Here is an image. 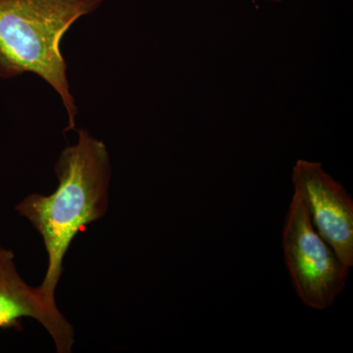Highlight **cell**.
Masks as SVG:
<instances>
[{"label": "cell", "instance_id": "obj_1", "mask_svg": "<svg viewBox=\"0 0 353 353\" xmlns=\"http://www.w3.org/2000/svg\"><path fill=\"white\" fill-rule=\"evenodd\" d=\"M55 173L58 187L52 194H30L15 210L43 238L48 262L39 288L57 301L55 292L72 241L108 212L111 165L105 143L80 130L76 145L67 146L59 155Z\"/></svg>", "mask_w": 353, "mask_h": 353}, {"label": "cell", "instance_id": "obj_2", "mask_svg": "<svg viewBox=\"0 0 353 353\" xmlns=\"http://www.w3.org/2000/svg\"><path fill=\"white\" fill-rule=\"evenodd\" d=\"M104 0H0V77L36 74L54 88L75 130L77 106L70 92L60 43L74 23Z\"/></svg>", "mask_w": 353, "mask_h": 353}, {"label": "cell", "instance_id": "obj_3", "mask_svg": "<svg viewBox=\"0 0 353 353\" xmlns=\"http://www.w3.org/2000/svg\"><path fill=\"white\" fill-rule=\"evenodd\" d=\"M285 263L304 305L325 310L345 287L350 268L316 231L303 196L294 190L283 228Z\"/></svg>", "mask_w": 353, "mask_h": 353}, {"label": "cell", "instance_id": "obj_4", "mask_svg": "<svg viewBox=\"0 0 353 353\" xmlns=\"http://www.w3.org/2000/svg\"><path fill=\"white\" fill-rule=\"evenodd\" d=\"M294 190L303 196L316 231L348 268L353 266V199L320 162L299 159L292 168Z\"/></svg>", "mask_w": 353, "mask_h": 353}, {"label": "cell", "instance_id": "obj_5", "mask_svg": "<svg viewBox=\"0 0 353 353\" xmlns=\"http://www.w3.org/2000/svg\"><path fill=\"white\" fill-rule=\"evenodd\" d=\"M22 318L37 320L52 338L58 353H70L75 343L71 323L39 287L21 277L15 254L0 243V329H20Z\"/></svg>", "mask_w": 353, "mask_h": 353}, {"label": "cell", "instance_id": "obj_6", "mask_svg": "<svg viewBox=\"0 0 353 353\" xmlns=\"http://www.w3.org/2000/svg\"><path fill=\"white\" fill-rule=\"evenodd\" d=\"M269 1L280 2V1H281V0H269Z\"/></svg>", "mask_w": 353, "mask_h": 353}]
</instances>
